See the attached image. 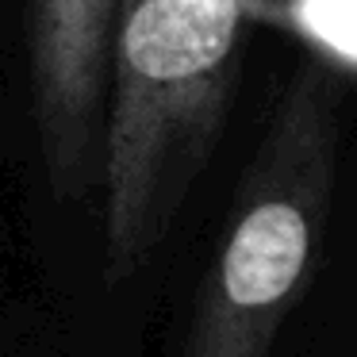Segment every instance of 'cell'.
Returning <instances> with one entry per match:
<instances>
[{
  "instance_id": "7a4b0ae2",
  "label": "cell",
  "mask_w": 357,
  "mask_h": 357,
  "mask_svg": "<svg viewBox=\"0 0 357 357\" xmlns=\"http://www.w3.org/2000/svg\"><path fill=\"white\" fill-rule=\"evenodd\" d=\"M338 116L331 81H292L234 196L227 231L204 269L177 357H273L300 307L334 208Z\"/></svg>"
},
{
  "instance_id": "6da1fadb",
  "label": "cell",
  "mask_w": 357,
  "mask_h": 357,
  "mask_svg": "<svg viewBox=\"0 0 357 357\" xmlns=\"http://www.w3.org/2000/svg\"><path fill=\"white\" fill-rule=\"evenodd\" d=\"M257 0H123L104 139V284L173 231L219 146Z\"/></svg>"
},
{
  "instance_id": "3957f363",
  "label": "cell",
  "mask_w": 357,
  "mask_h": 357,
  "mask_svg": "<svg viewBox=\"0 0 357 357\" xmlns=\"http://www.w3.org/2000/svg\"><path fill=\"white\" fill-rule=\"evenodd\" d=\"M119 12L123 0H27L31 112L58 196H89L104 181Z\"/></svg>"
}]
</instances>
